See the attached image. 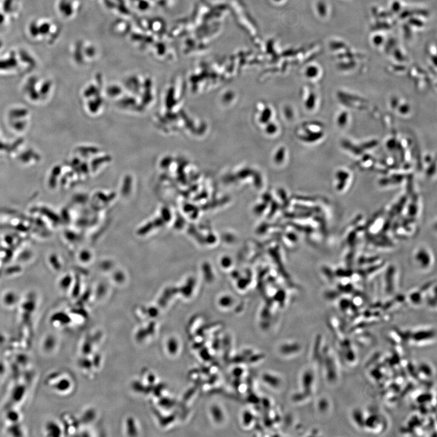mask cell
<instances>
[{
	"mask_svg": "<svg viewBox=\"0 0 437 437\" xmlns=\"http://www.w3.org/2000/svg\"><path fill=\"white\" fill-rule=\"evenodd\" d=\"M46 432H47L48 436H54V433H56L58 436L59 429L58 428V425H56L55 422H49L47 425L46 426Z\"/></svg>",
	"mask_w": 437,
	"mask_h": 437,
	"instance_id": "obj_2",
	"label": "cell"
},
{
	"mask_svg": "<svg viewBox=\"0 0 437 437\" xmlns=\"http://www.w3.org/2000/svg\"><path fill=\"white\" fill-rule=\"evenodd\" d=\"M264 379L265 382L268 383V384L272 385V386L276 387L279 385V381L278 379H277V378L276 379V378L273 376V375H270L269 374L265 375Z\"/></svg>",
	"mask_w": 437,
	"mask_h": 437,
	"instance_id": "obj_3",
	"label": "cell"
},
{
	"mask_svg": "<svg viewBox=\"0 0 437 437\" xmlns=\"http://www.w3.org/2000/svg\"><path fill=\"white\" fill-rule=\"evenodd\" d=\"M384 36L382 35H377L373 36L372 43L376 46H380L384 42Z\"/></svg>",
	"mask_w": 437,
	"mask_h": 437,
	"instance_id": "obj_4",
	"label": "cell"
},
{
	"mask_svg": "<svg viewBox=\"0 0 437 437\" xmlns=\"http://www.w3.org/2000/svg\"><path fill=\"white\" fill-rule=\"evenodd\" d=\"M210 412L211 416H212L213 420L216 423H222L223 419H224V414H223L221 407L218 406V405H213V406L211 407Z\"/></svg>",
	"mask_w": 437,
	"mask_h": 437,
	"instance_id": "obj_1",
	"label": "cell"
}]
</instances>
